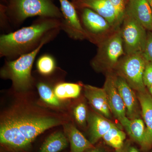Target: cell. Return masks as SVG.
Returning a JSON list of instances; mask_svg holds the SVG:
<instances>
[{"label": "cell", "mask_w": 152, "mask_h": 152, "mask_svg": "<svg viewBox=\"0 0 152 152\" xmlns=\"http://www.w3.org/2000/svg\"><path fill=\"white\" fill-rule=\"evenodd\" d=\"M113 7L116 13L118 23L120 26L126 14V0H109Z\"/></svg>", "instance_id": "d4e9b609"}, {"label": "cell", "mask_w": 152, "mask_h": 152, "mask_svg": "<svg viewBox=\"0 0 152 152\" xmlns=\"http://www.w3.org/2000/svg\"><path fill=\"white\" fill-rule=\"evenodd\" d=\"M0 26L1 30L6 32L5 34L12 32V27L6 13L5 5L3 4L0 5Z\"/></svg>", "instance_id": "484cf974"}, {"label": "cell", "mask_w": 152, "mask_h": 152, "mask_svg": "<svg viewBox=\"0 0 152 152\" xmlns=\"http://www.w3.org/2000/svg\"><path fill=\"white\" fill-rule=\"evenodd\" d=\"M115 152H139V150L129 141L125 142L123 146Z\"/></svg>", "instance_id": "f1b7e54d"}, {"label": "cell", "mask_w": 152, "mask_h": 152, "mask_svg": "<svg viewBox=\"0 0 152 152\" xmlns=\"http://www.w3.org/2000/svg\"><path fill=\"white\" fill-rule=\"evenodd\" d=\"M141 109V115L147 129V150L152 147V97L148 89L137 93Z\"/></svg>", "instance_id": "2e32d148"}, {"label": "cell", "mask_w": 152, "mask_h": 152, "mask_svg": "<svg viewBox=\"0 0 152 152\" xmlns=\"http://www.w3.org/2000/svg\"><path fill=\"white\" fill-rule=\"evenodd\" d=\"M147 1H148V2L149 4L152 11V0H147Z\"/></svg>", "instance_id": "1f68e13d"}, {"label": "cell", "mask_w": 152, "mask_h": 152, "mask_svg": "<svg viewBox=\"0 0 152 152\" xmlns=\"http://www.w3.org/2000/svg\"><path fill=\"white\" fill-rule=\"evenodd\" d=\"M82 86L74 83H58L55 86L54 92L58 99H74L80 94Z\"/></svg>", "instance_id": "ffe728a7"}, {"label": "cell", "mask_w": 152, "mask_h": 152, "mask_svg": "<svg viewBox=\"0 0 152 152\" xmlns=\"http://www.w3.org/2000/svg\"><path fill=\"white\" fill-rule=\"evenodd\" d=\"M59 19L39 17L28 26L0 36V57L13 60L54 39L61 31Z\"/></svg>", "instance_id": "7a4b0ae2"}, {"label": "cell", "mask_w": 152, "mask_h": 152, "mask_svg": "<svg viewBox=\"0 0 152 152\" xmlns=\"http://www.w3.org/2000/svg\"><path fill=\"white\" fill-rule=\"evenodd\" d=\"M77 10L91 9L106 19L115 30L121 28L116 13L109 0H72Z\"/></svg>", "instance_id": "7c38bea8"}, {"label": "cell", "mask_w": 152, "mask_h": 152, "mask_svg": "<svg viewBox=\"0 0 152 152\" xmlns=\"http://www.w3.org/2000/svg\"><path fill=\"white\" fill-rule=\"evenodd\" d=\"M121 31L125 54L143 53L148 33L142 25L132 17L125 15Z\"/></svg>", "instance_id": "ba28073f"}, {"label": "cell", "mask_w": 152, "mask_h": 152, "mask_svg": "<svg viewBox=\"0 0 152 152\" xmlns=\"http://www.w3.org/2000/svg\"><path fill=\"white\" fill-rule=\"evenodd\" d=\"M64 129L70 144L71 152H83L95 148L89 140H87L73 125L66 124Z\"/></svg>", "instance_id": "ac0fdd59"}, {"label": "cell", "mask_w": 152, "mask_h": 152, "mask_svg": "<svg viewBox=\"0 0 152 152\" xmlns=\"http://www.w3.org/2000/svg\"><path fill=\"white\" fill-rule=\"evenodd\" d=\"M3 2V3H4V4H5L6 2V0H1Z\"/></svg>", "instance_id": "d6a6232c"}, {"label": "cell", "mask_w": 152, "mask_h": 152, "mask_svg": "<svg viewBox=\"0 0 152 152\" xmlns=\"http://www.w3.org/2000/svg\"><path fill=\"white\" fill-rule=\"evenodd\" d=\"M87 122L88 125L89 140L93 145L102 139L110 129L116 125L110 120L96 112L88 113Z\"/></svg>", "instance_id": "9a60e30c"}, {"label": "cell", "mask_w": 152, "mask_h": 152, "mask_svg": "<svg viewBox=\"0 0 152 152\" xmlns=\"http://www.w3.org/2000/svg\"><path fill=\"white\" fill-rule=\"evenodd\" d=\"M103 88L112 114L122 125L128 118L124 103L116 86L115 74L113 72L107 74Z\"/></svg>", "instance_id": "30bf717a"}, {"label": "cell", "mask_w": 152, "mask_h": 152, "mask_svg": "<svg viewBox=\"0 0 152 152\" xmlns=\"http://www.w3.org/2000/svg\"><path fill=\"white\" fill-rule=\"evenodd\" d=\"M59 118L26 110H14L1 119V144L22 149L29 146L39 135L61 124Z\"/></svg>", "instance_id": "6da1fadb"}, {"label": "cell", "mask_w": 152, "mask_h": 152, "mask_svg": "<svg viewBox=\"0 0 152 152\" xmlns=\"http://www.w3.org/2000/svg\"><path fill=\"white\" fill-rule=\"evenodd\" d=\"M62 14L61 30L75 40H88L86 34L81 23L78 13L72 2L59 0Z\"/></svg>", "instance_id": "9c48e42d"}, {"label": "cell", "mask_w": 152, "mask_h": 152, "mask_svg": "<svg viewBox=\"0 0 152 152\" xmlns=\"http://www.w3.org/2000/svg\"><path fill=\"white\" fill-rule=\"evenodd\" d=\"M87 152H107V151L104 148L99 147L94 148L90 150V151Z\"/></svg>", "instance_id": "f546056e"}, {"label": "cell", "mask_w": 152, "mask_h": 152, "mask_svg": "<svg viewBox=\"0 0 152 152\" xmlns=\"http://www.w3.org/2000/svg\"><path fill=\"white\" fill-rule=\"evenodd\" d=\"M147 89H148L149 92L151 95L152 97V86H151L149 87V88H148Z\"/></svg>", "instance_id": "4dcf8cb0"}, {"label": "cell", "mask_w": 152, "mask_h": 152, "mask_svg": "<svg viewBox=\"0 0 152 152\" xmlns=\"http://www.w3.org/2000/svg\"><path fill=\"white\" fill-rule=\"evenodd\" d=\"M147 61L143 53L125 55L114 71L116 75L124 79L137 92L144 91L147 89L143 80Z\"/></svg>", "instance_id": "8992f818"}, {"label": "cell", "mask_w": 152, "mask_h": 152, "mask_svg": "<svg viewBox=\"0 0 152 152\" xmlns=\"http://www.w3.org/2000/svg\"><path fill=\"white\" fill-rule=\"evenodd\" d=\"M68 145V139L64 134L58 132L47 138L40 149L39 152H59Z\"/></svg>", "instance_id": "d6986e66"}, {"label": "cell", "mask_w": 152, "mask_h": 152, "mask_svg": "<svg viewBox=\"0 0 152 152\" xmlns=\"http://www.w3.org/2000/svg\"><path fill=\"white\" fill-rule=\"evenodd\" d=\"M77 10L79 11L81 23L88 40L93 44L97 45L117 30L104 18L91 9L83 8Z\"/></svg>", "instance_id": "52a82bcc"}, {"label": "cell", "mask_w": 152, "mask_h": 152, "mask_svg": "<svg viewBox=\"0 0 152 152\" xmlns=\"http://www.w3.org/2000/svg\"><path fill=\"white\" fill-rule=\"evenodd\" d=\"M125 15L134 19L148 31H152V11L147 0H129Z\"/></svg>", "instance_id": "5bb4252c"}, {"label": "cell", "mask_w": 152, "mask_h": 152, "mask_svg": "<svg viewBox=\"0 0 152 152\" xmlns=\"http://www.w3.org/2000/svg\"><path fill=\"white\" fill-rule=\"evenodd\" d=\"M115 82L126 110L129 119L141 118V109L137 94L122 77L115 74Z\"/></svg>", "instance_id": "8fae6325"}, {"label": "cell", "mask_w": 152, "mask_h": 152, "mask_svg": "<svg viewBox=\"0 0 152 152\" xmlns=\"http://www.w3.org/2000/svg\"><path fill=\"white\" fill-rule=\"evenodd\" d=\"M143 53L147 61L152 63V32L150 31L148 33L146 44Z\"/></svg>", "instance_id": "83f0119b"}, {"label": "cell", "mask_w": 152, "mask_h": 152, "mask_svg": "<svg viewBox=\"0 0 152 152\" xmlns=\"http://www.w3.org/2000/svg\"><path fill=\"white\" fill-rule=\"evenodd\" d=\"M152 152V147L151 149V152Z\"/></svg>", "instance_id": "836d02e7"}, {"label": "cell", "mask_w": 152, "mask_h": 152, "mask_svg": "<svg viewBox=\"0 0 152 152\" xmlns=\"http://www.w3.org/2000/svg\"><path fill=\"white\" fill-rule=\"evenodd\" d=\"M144 85L147 88L152 86V63L147 61L143 74Z\"/></svg>", "instance_id": "4316f807"}, {"label": "cell", "mask_w": 152, "mask_h": 152, "mask_svg": "<svg viewBox=\"0 0 152 152\" xmlns=\"http://www.w3.org/2000/svg\"><path fill=\"white\" fill-rule=\"evenodd\" d=\"M83 88L85 97L95 111L109 119H111L113 114L104 88L89 85H84Z\"/></svg>", "instance_id": "4fadbf2b"}, {"label": "cell", "mask_w": 152, "mask_h": 152, "mask_svg": "<svg viewBox=\"0 0 152 152\" xmlns=\"http://www.w3.org/2000/svg\"><path fill=\"white\" fill-rule=\"evenodd\" d=\"M73 114L76 122L80 126L85 127L88 121V109L86 104L83 102L80 103L75 107Z\"/></svg>", "instance_id": "cb8c5ba5"}, {"label": "cell", "mask_w": 152, "mask_h": 152, "mask_svg": "<svg viewBox=\"0 0 152 152\" xmlns=\"http://www.w3.org/2000/svg\"><path fill=\"white\" fill-rule=\"evenodd\" d=\"M46 43L41 45L34 50L22 55L13 60H5L0 75L2 78L10 80L15 90L25 91L35 83L32 69L37 56Z\"/></svg>", "instance_id": "277c9868"}, {"label": "cell", "mask_w": 152, "mask_h": 152, "mask_svg": "<svg viewBox=\"0 0 152 152\" xmlns=\"http://www.w3.org/2000/svg\"><path fill=\"white\" fill-rule=\"evenodd\" d=\"M102 139L107 145L116 151L121 149L124 144L126 134L115 125L110 129Z\"/></svg>", "instance_id": "44dd1931"}, {"label": "cell", "mask_w": 152, "mask_h": 152, "mask_svg": "<svg viewBox=\"0 0 152 152\" xmlns=\"http://www.w3.org/2000/svg\"></svg>", "instance_id": "e575fe53"}, {"label": "cell", "mask_w": 152, "mask_h": 152, "mask_svg": "<svg viewBox=\"0 0 152 152\" xmlns=\"http://www.w3.org/2000/svg\"><path fill=\"white\" fill-rule=\"evenodd\" d=\"M5 5L12 27H19L31 17H50L61 20L63 18L61 10L53 0H6Z\"/></svg>", "instance_id": "3957f363"}, {"label": "cell", "mask_w": 152, "mask_h": 152, "mask_svg": "<svg viewBox=\"0 0 152 152\" xmlns=\"http://www.w3.org/2000/svg\"><path fill=\"white\" fill-rule=\"evenodd\" d=\"M36 66L38 72L44 76L52 75L57 69L56 59L50 54L41 55L37 60Z\"/></svg>", "instance_id": "603a6c76"}, {"label": "cell", "mask_w": 152, "mask_h": 152, "mask_svg": "<svg viewBox=\"0 0 152 152\" xmlns=\"http://www.w3.org/2000/svg\"><path fill=\"white\" fill-rule=\"evenodd\" d=\"M96 54L91 61V65L97 72H113L120 60L125 56L121 28L115 31L97 45Z\"/></svg>", "instance_id": "5b68a950"}, {"label": "cell", "mask_w": 152, "mask_h": 152, "mask_svg": "<svg viewBox=\"0 0 152 152\" xmlns=\"http://www.w3.org/2000/svg\"><path fill=\"white\" fill-rule=\"evenodd\" d=\"M38 92L41 99L46 103L52 106L58 107L60 106V101L53 91L50 84L47 80L39 79L37 83Z\"/></svg>", "instance_id": "7402d4cb"}, {"label": "cell", "mask_w": 152, "mask_h": 152, "mask_svg": "<svg viewBox=\"0 0 152 152\" xmlns=\"http://www.w3.org/2000/svg\"><path fill=\"white\" fill-rule=\"evenodd\" d=\"M128 134L138 144L144 152H147V129L143 120L141 118L129 119L128 118L122 125Z\"/></svg>", "instance_id": "e0dca14e"}]
</instances>
